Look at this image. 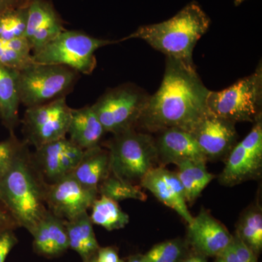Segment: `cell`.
<instances>
[{
	"mask_svg": "<svg viewBox=\"0 0 262 262\" xmlns=\"http://www.w3.org/2000/svg\"><path fill=\"white\" fill-rule=\"evenodd\" d=\"M83 151L64 137L35 149L32 158L43 179L51 184L73 173Z\"/></svg>",
	"mask_w": 262,
	"mask_h": 262,
	"instance_id": "cell-12",
	"label": "cell"
},
{
	"mask_svg": "<svg viewBox=\"0 0 262 262\" xmlns=\"http://www.w3.org/2000/svg\"><path fill=\"white\" fill-rule=\"evenodd\" d=\"M246 0H234V5L235 6H238V5L242 4Z\"/></svg>",
	"mask_w": 262,
	"mask_h": 262,
	"instance_id": "cell-38",
	"label": "cell"
},
{
	"mask_svg": "<svg viewBox=\"0 0 262 262\" xmlns=\"http://www.w3.org/2000/svg\"><path fill=\"white\" fill-rule=\"evenodd\" d=\"M95 258L96 262H125L120 258L116 248L112 246L100 247Z\"/></svg>",
	"mask_w": 262,
	"mask_h": 262,
	"instance_id": "cell-33",
	"label": "cell"
},
{
	"mask_svg": "<svg viewBox=\"0 0 262 262\" xmlns=\"http://www.w3.org/2000/svg\"><path fill=\"white\" fill-rule=\"evenodd\" d=\"M18 227L13 216L0 200V232L5 229H15Z\"/></svg>",
	"mask_w": 262,
	"mask_h": 262,
	"instance_id": "cell-34",
	"label": "cell"
},
{
	"mask_svg": "<svg viewBox=\"0 0 262 262\" xmlns=\"http://www.w3.org/2000/svg\"><path fill=\"white\" fill-rule=\"evenodd\" d=\"M97 189L84 187L72 174L48 184L46 204L48 211L64 221L88 211L97 199Z\"/></svg>",
	"mask_w": 262,
	"mask_h": 262,
	"instance_id": "cell-11",
	"label": "cell"
},
{
	"mask_svg": "<svg viewBox=\"0 0 262 262\" xmlns=\"http://www.w3.org/2000/svg\"><path fill=\"white\" fill-rule=\"evenodd\" d=\"M111 173L107 149L98 145L84 150L72 175L84 187L97 189Z\"/></svg>",
	"mask_w": 262,
	"mask_h": 262,
	"instance_id": "cell-20",
	"label": "cell"
},
{
	"mask_svg": "<svg viewBox=\"0 0 262 262\" xmlns=\"http://www.w3.org/2000/svg\"><path fill=\"white\" fill-rule=\"evenodd\" d=\"M262 67L227 89L210 91L207 105L215 116L234 122H254L261 117Z\"/></svg>",
	"mask_w": 262,
	"mask_h": 262,
	"instance_id": "cell-6",
	"label": "cell"
},
{
	"mask_svg": "<svg viewBox=\"0 0 262 262\" xmlns=\"http://www.w3.org/2000/svg\"><path fill=\"white\" fill-rule=\"evenodd\" d=\"M210 25L211 19L201 5L193 1L168 20L141 26L122 40L143 39L166 57L194 67L193 51Z\"/></svg>",
	"mask_w": 262,
	"mask_h": 262,
	"instance_id": "cell-3",
	"label": "cell"
},
{
	"mask_svg": "<svg viewBox=\"0 0 262 262\" xmlns=\"http://www.w3.org/2000/svg\"><path fill=\"white\" fill-rule=\"evenodd\" d=\"M48 185L24 142L9 168L0 177V200L18 227L29 233L48 211Z\"/></svg>",
	"mask_w": 262,
	"mask_h": 262,
	"instance_id": "cell-2",
	"label": "cell"
},
{
	"mask_svg": "<svg viewBox=\"0 0 262 262\" xmlns=\"http://www.w3.org/2000/svg\"><path fill=\"white\" fill-rule=\"evenodd\" d=\"M34 63L32 56H27L0 40V65L10 70L20 71Z\"/></svg>",
	"mask_w": 262,
	"mask_h": 262,
	"instance_id": "cell-29",
	"label": "cell"
},
{
	"mask_svg": "<svg viewBox=\"0 0 262 262\" xmlns=\"http://www.w3.org/2000/svg\"><path fill=\"white\" fill-rule=\"evenodd\" d=\"M17 72L0 65V118L10 134H13L18 125L20 104L17 88Z\"/></svg>",
	"mask_w": 262,
	"mask_h": 262,
	"instance_id": "cell-22",
	"label": "cell"
},
{
	"mask_svg": "<svg viewBox=\"0 0 262 262\" xmlns=\"http://www.w3.org/2000/svg\"><path fill=\"white\" fill-rule=\"evenodd\" d=\"M29 1L30 0H0V14L7 10L28 5Z\"/></svg>",
	"mask_w": 262,
	"mask_h": 262,
	"instance_id": "cell-35",
	"label": "cell"
},
{
	"mask_svg": "<svg viewBox=\"0 0 262 262\" xmlns=\"http://www.w3.org/2000/svg\"><path fill=\"white\" fill-rule=\"evenodd\" d=\"M177 172L184 188L187 203H193L201 195L214 177L207 170L206 163L186 160L177 164Z\"/></svg>",
	"mask_w": 262,
	"mask_h": 262,
	"instance_id": "cell-23",
	"label": "cell"
},
{
	"mask_svg": "<svg viewBox=\"0 0 262 262\" xmlns=\"http://www.w3.org/2000/svg\"><path fill=\"white\" fill-rule=\"evenodd\" d=\"M98 194L117 202L125 200L144 201L146 195L135 184L125 182L110 173L98 187Z\"/></svg>",
	"mask_w": 262,
	"mask_h": 262,
	"instance_id": "cell-27",
	"label": "cell"
},
{
	"mask_svg": "<svg viewBox=\"0 0 262 262\" xmlns=\"http://www.w3.org/2000/svg\"><path fill=\"white\" fill-rule=\"evenodd\" d=\"M214 262H225L223 261V260L222 259V258H220V257H216L215 258V260Z\"/></svg>",
	"mask_w": 262,
	"mask_h": 262,
	"instance_id": "cell-39",
	"label": "cell"
},
{
	"mask_svg": "<svg viewBox=\"0 0 262 262\" xmlns=\"http://www.w3.org/2000/svg\"><path fill=\"white\" fill-rule=\"evenodd\" d=\"M93 223L88 211L65 221L70 248L80 255L82 261H89L99 249Z\"/></svg>",
	"mask_w": 262,
	"mask_h": 262,
	"instance_id": "cell-21",
	"label": "cell"
},
{
	"mask_svg": "<svg viewBox=\"0 0 262 262\" xmlns=\"http://www.w3.org/2000/svg\"><path fill=\"white\" fill-rule=\"evenodd\" d=\"M233 234L229 233L209 212L202 209L191 223L188 224L187 239L194 252L206 257H218L232 242Z\"/></svg>",
	"mask_w": 262,
	"mask_h": 262,
	"instance_id": "cell-13",
	"label": "cell"
},
{
	"mask_svg": "<svg viewBox=\"0 0 262 262\" xmlns=\"http://www.w3.org/2000/svg\"><path fill=\"white\" fill-rule=\"evenodd\" d=\"M30 234L33 237L35 252L46 257L60 256L70 248L65 221L50 211H48Z\"/></svg>",
	"mask_w": 262,
	"mask_h": 262,
	"instance_id": "cell-18",
	"label": "cell"
},
{
	"mask_svg": "<svg viewBox=\"0 0 262 262\" xmlns=\"http://www.w3.org/2000/svg\"><path fill=\"white\" fill-rule=\"evenodd\" d=\"M156 143L158 160L165 164L191 160L207 163V158L190 133L178 128L161 131Z\"/></svg>",
	"mask_w": 262,
	"mask_h": 262,
	"instance_id": "cell-17",
	"label": "cell"
},
{
	"mask_svg": "<svg viewBox=\"0 0 262 262\" xmlns=\"http://www.w3.org/2000/svg\"><path fill=\"white\" fill-rule=\"evenodd\" d=\"M225 166L219 182L226 187H233L257 179L262 170V119L253 122L249 134L237 143L227 157Z\"/></svg>",
	"mask_w": 262,
	"mask_h": 262,
	"instance_id": "cell-10",
	"label": "cell"
},
{
	"mask_svg": "<svg viewBox=\"0 0 262 262\" xmlns=\"http://www.w3.org/2000/svg\"><path fill=\"white\" fill-rule=\"evenodd\" d=\"M190 251L187 239L179 237L156 244L144 255L146 262H184Z\"/></svg>",
	"mask_w": 262,
	"mask_h": 262,
	"instance_id": "cell-26",
	"label": "cell"
},
{
	"mask_svg": "<svg viewBox=\"0 0 262 262\" xmlns=\"http://www.w3.org/2000/svg\"><path fill=\"white\" fill-rule=\"evenodd\" d=\"M77 75L78 72L64 66L32 63L17 72L20 102L30 108L65 97Z\"/></svg>",
	"mask_w": 262,
	"mask_h": 262,
	"instance_id": "cell-7",
	"label": "cell"
},
{
	"mask_svg": "<svg viewBox=\"0 0 262 262\" xmlns=\"http://www.w3.org/2000/svg\"><path fill=\"white\" fill-rule=\"evenodd\" d=\"M90 215L93 225L101 226L108 231L124 228L129 223V215L117 202L106 196L98 198L91 207Z\"/></svg>",
	"mask_w": 262,
	"mask_h": 262,
	"instance_id": "cell-24",
	"label": "cell"
},
{
	"mask_svg": "<svg viewBox=\"0 0 262 262\" xmlns=\"http://www.w3.org/2000/svg\"><path fill=\"white\" fill-rule=\"evenodd\" d=\"M236 235L259 256L262 250V213L258 205L249 207L237 224Z\"/></svg>",
	"mask_w": 262,
	"mask_h": 262,
	"instance_id": "cell-25",
	"label": "cell"
},
{
	"mask_svg": "<svg viewBox=\"0 0 262 262\" xmlns=\"http://www.w3.org/2000/svg\"><path fill=\"white\" fill-rule=\"evenodd\" d=\"M107 147L111 173L131 184L140 183L158 160L155 139L135 129L115 134Z\"/></svg>",
	"mask_w": 262,
	"mask_h": 262,
	"instance_id": "cell-4",
	"label": "cell"
},
{
	"mask_svg": "<svg viewBox=\"0 0 262 262\" xmlns=\"http://www.w3.org/2000/svg\"><path fill=\"white\" fill-rule=\"evenodd\" d=\"M117 42L91 37L80 31L65 29L51 42L32 53L33 62L39 64L64 66L78 73L89 75L97 63L96 51Z\"/></svg>",
	"mask_w": 262,
	"mask_h": 262,
	"instance_id": "cell-5",
	"label": "cell"
},
{
	"mask_svg": "<svg viewBox=\"0 0 262 262\" xmlns=\"http://www.w3.org/2000/svg\"><path fill=\"white\" fill-rule=\"evenodd\" d=\"M105 134L102 124L91 106L72 108L67 134L75 145L83 150L100 145Z\"/></svg>",
	"mask_w": 262,
	"mask_h": 262,
	"instance_id": "cell-19",
	"label": "cell"
},
{
	"mask_svg": "<svg viewBox=\"0 0 262 262\" xmlns=\"http://www.w3.org/2000/svg\"><path fill=\"white\" fill-rule=\"evenodd\" d=\"M125 262H146L144 255L143 254H135L130 256V257L127 258V261Z\"/></svg>",
	"mask_w": 262,
	"mask_h": 262,
	"instance_id": "cell-37",
	"label": "cell"
},
{
	"mask_svg": "<svg viewBox=\"0 0 262 262\" xmlns=\"http://www.w3.org/2000/svg\"><path fill=\"white\" fill-rule=\"evenodd\" d=\"M192 135L207 160L226 158L236 144L235 123L208 113Z\"/></svg>",
	"mask_w": 262,
	"mask_h": 262,
	"instance_id": "cell-14",
	"label": "cell"
},
{
	"mask_svg": "<svg viewBox=\"0 0 262 262\" xmlns=\"http://www.w3.org/2000/svg\"><path fill=\"white\" fill-rule=\"evenodd\" d=\"M24 144L13 134L6 140L0 141V177L9 168L15 157Z\"/></svg>",
	"mask_w": 262,
	"mask_h": 262,
	"instance_id": "cell-30",
	"label": "cell"
},
{
	"mask_svg": "<svg viewBox=\"0 0 262 262\" xmlns=\"http://www.w3.org/2000/svg\"><path fill=\"white\" fill-rule=\"evenodd\" d=\"M64 30L61 17L49 1H29L25 37L33 53L46 46Z\"/></svg>",
	"mask_w": 262,
	"mask_h": 262,
	"instance_id": "cell-15",
	"label": "cell"
},
{
	"mask_svg": "<svg viewBox=\"0 0 262 262\" xmlns=\"http://www.w3.org/2000/svg\"><path fill=\"white\" fill-rule=\"evenodd\" d=\"M184 262H208V259L206 256L194 252L191 249L190 252L187 255Z\"/></svg>",
	"mask_w": 262,
	"mask_h": 262,
	"instance_id": "cell-36",
	"label": "cell"
},
{
	"mask_svg": "<svg viewBox=\"0 0 262 262\" xmlns=\"http://www.w3.org/2000/svg\"><path fill=\"white\" fill-rule=\"evenodd\" d=\"M85 262H96V258L93 257L92 258H91V259L89 260V261H85Z\"/></svg>",
	"mask_w": 262,
	"mask_h": 262,
	"instance_id": "cell-40",
	"label": "cell"
},
{
	"mask_svg": "<svg viewBox=\"0 0 262 262\" xmlns=\"http://www.w3.org/2000/svg\"><path fill=\"white\" fill-rule=\"evenodd\" d=\"M18 243L14 229H5L0 232V262H5L10 251Z\"/></svg>",
	"mask_w": 262,
	"mask_h": 262,
	"instance_id": "cell-32",
	"label": "cell"
},
{
	"mask_svg": "<svg viewBox=\"0 0 262 262\" xmlns=\"http://www.w3.org/2000/svg\"><path fill=\"white\" fill-rule=\"evenodd\" d=\"M149 96L135 84L108 90L93 106L106 133L115 134L134 129Z\"/></svg>",
	"mask_w": 262,
	"mask_h": 262,
	"instance_id": "cell-8",
	"label": "cell"
},
{
	"mask_svg": "<svg viewBox=\"0 0 262 262\" xmlns=\"http://www.w3.org/2000/svg\"><path fill=\"white\" fill-rule=\"evenodd\" d=\"M239 262H258V256L248 247L241 239L233 234V238L229 244Z\"/></svg>",
	"mask_w": 262,
	"mask_h": 262,
	"instance_id": "cell-31",
	"label": "cell"
},
{
	"mask_svg": "<svg viewBox=\"0 0 262 262\" xmlns=\"http://www.w3.org/2000/svg\"><path fill=\"white\" fill-rule=\"evenodd\" d=\"M72 108L65 97L27 108L22 123L24 142L35 149L66 137L70 125Z\"/></svg>",
	"mask_w": 262,
	"mask_h": 262,
	"instance_id": "cell-9",
	"label": "cell"
},
{
	"mask_svg": "<svg viewBox=\"0 0 262 262\" xmlns=\"http://www.w3.org/2000/svg\"><path fill=\"white\" fill-rule=\"evenodd\" d=\"M140 184L188 224L192 222L193 216L188 209L184 188L177 172L164 168H152L141 179Z\"/></svg>",
	"mask_w": 262,
	"mask_h": 262,
	"instance_id": "cell-16",
	"label": "cell"
},
{
	"mask_svg": "<svg viewBox=\"0 0 262 262\" xmlns=\"http://www.w3.org/2000/svg\"><path fill=\"white\" fill-rule=\"evenodd\" d=\"M209 90L191 67L166 58L165 73L159 89L149 96L137 125L149 131L178 128L192 134L209 113Z\"/></svg>",
	"mask_w": 262,
	"mask_h": 262,
	"instance_id": "cell-1",
	"label": "cell"
},
{
	"mask_svg": "<svg viewBox=\"0 0 262 262\" xmlns=\"http://www.w3.org/2000/svg\"><path fill=\"white\" fill-rule=\"evenodd\" d=\"M28 5L7 10L0 14V40L25 37Z\"/></svg>",
	"mask_w": 262,
	"mask_h": 262,
	"instance_id": "cell-28",
	"label": "cell"
}]
</instances>
